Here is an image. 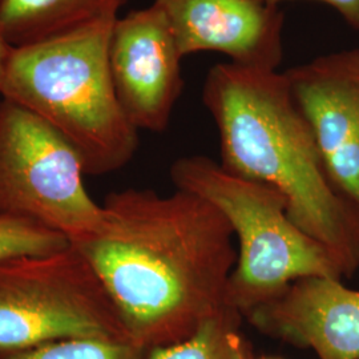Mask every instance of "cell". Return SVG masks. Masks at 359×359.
Wrapping results in <instances>:
<instances>
[{
	"label": "cell",
	"instance_id": "cell-10",
	"mask_svg": "<svg viewBox=\"0 0 359 359\" xmlns=\"http://www.w3.org/2000/svg\"><path fill=\"white\" fill-rule=\"evenodd\" d=\"M245 320L259 333L313 350L318 359H359V290L342 280H298Z\"/></svg>",
	"mask_w": 359,
	"mask_h": 359
},
{
	"label": "cell",
	"instance_id": "cell-7",
	"mask_svg": "<svg viewBox=\"0 0 359 359\" xmlns=\"http://www.w3.org/2000/svg\"><path fill=\"white\" fill-rule=\"evenodd\" d=\"M182 55L164 11L152 6L115 22L108 60L117 100L137 130L167 129L184 88Z\"/></svg>",
	"mask_w": 359,
	"mask_h": 359
},
{
	"label": "cell",
	"instance_id": "cell-5",
	"mask_svg": "<svg viewBox=\"0 0 359 359\" xmlns=\"http://www.w3.org/2000/svg\"><path fill=\"white\" fill-rule=\"evenodd\" d=\"M65 339L129 342L115 305L75 246L0 262V355Z\"/></svg>",
	"mask_w": 359,
	"mask_h": 359
},
{
	"label": "cell",
	"instance_id": "cell-4",
	"mask_svg": "<svg viewBox=\"0 0 359 359\" xmlns=\"http://www.w3.org/2000/svg\"><path fill=\"white\" fill-rule=\"evenodd\" d=\"M169 176L176 189L204 198L231 225L237 261L225 302L244 320L298 280L345 278L333 255L295 225L276 188L237 176L201 154L177 158Z\"/></svg>",
	"mask_w": 359,
	"mask_h": 359
},
{
	"label": "cell",
	"instance_id": "cell-17",
	"mask_svg": "<svg viewBox=\"0 0 359 359\" xmlns=\"http://www.w3.org/2000/svg\"><path fill=\"white\" fill-rule=\"evenodd\" d=\"M253 359H283V358H280V357H259V358H253Z\"/></svg>",
	"mask_w": 359,
	"mask_h": 359
},
{
	"label": "cell",
	"instance_id": "cell-13",
	"mask_svg": "<svg viewBox=\"0 0 359 359\" xmlns=\"http://www.w3.org/2000/svg\"><path fill=\"white\" fill-rule=\"evenodd\" d=\"M71 246L62 233L36 221L0 213V262L16 257L46 256Z\"/></svg>",
	"mask_w": 359,
	"mask_h": 359
},
{
	"label": "cell",
	"instance_id": "cell-2",
	"mask_svg": "<svg viewBox=\"0 0 359 359\" xmlns=\"http://www.w3.org/2000/svg\"><path fill=\"white\" fill-rule=\"evenodd\" d=\"M203 102L219 135V164L276 188L295 225L333 255L345 278L353 277L359 270V215L329 177L285 72L215 65Z\"/></svg>",
	"mask_w": 359,
	"mask_h": 359
},
{
	"label": "cell",
	"instance_id": "cell-9",
	"mask_svg": "<svg viewBox=\"0 0 359 359\" xmlns=\"http://www.w3.org/2000/svg\"><path fill=\"white\" fill-rule=\"evenodd\" d=\"M184 56L226 55L231 63L277 71L283 57V13L266 0H154Z\"/></svg>",
	"mask_w": 359,
	"mask_h": 359
},
{
	"label": "cell",
	"instance_id": "cell-16",
	"mask_svg": "<svg viewBox=\"0 0 359 359\" xmlns=\"http://www.w3.org/2000/svg\"><path fill=\"white\" fill-rule=\"evenodd\" d=\"M11 51H13V47L7 41V39L1 31V27H0V90H1L4 77H6L7 65H8V60H10V56H11Z\"/></svg>",
	"mask_w": 359,
	"mask_h": 359
},
{
	"label": "cell",
	"instance_id": "cell-15",
	"mask_svg": "<svg viewBox=\"0 0 359 359\" xmlns=\"http://www.w3.org/2000/svg\"><path fill=\"white\" fill-rule=\"evenodd\" d=\"M273 6H280L283 1H292V0H266ZM321 1L330 7H333L337 13H339L347 23L353 28L359 31V0H314Z\"/></svg>",
	"mask_w": 359,
	"mask_h": 359
},
{
	"label": "cell",
	"instance_id": "cell-12",
	"mask_svg": "<svg viewBox=\"0 0 359 359\" xmlns=\"http://www.w3.org/2000/svg\"><path fill=\"white\" fill-rule=\"evenodd\" d=\"M243 321L237 310L225 306L185 341L148 350V359H253L252 346L241 333Z\"/></svg>",
	"mask_w": 359,
	"mask_h": 359
},
{
	"label": "cell",
	"instance_id": "cell-14",
	"mask_svg": "<svg viewBox=\"0 0 359 359\" xmlns=\"http://www.w3.org/2000/svg\"><path fill=\"white\" fill-rule=\"evenodd\" d=\"M0 359H148V350L132 342L65 339L4 354Z\"/></svg>",
	"mask_w": 359,
	"mask_h": 359
},
{
	"label": "cell",
	"instance_id": "cell-1",
	"mask_svg": "<svg viewBox=\"0 0 359 359\" xmlns=\"http://www.w3.org/2000/svg\"><path fill=\"white\" fill-rule=\"evenodd\" d=\"M102 206L99 229L72 246L100 278L129 342L179 344L226 306L237 246L215 206L180 189L136 188L109 193Z\"/></svg>",
	"mask_w": 359,
	"mask_h": 359
},
{
	"label": "cell",
	"instance_id": "cell-3",
	"mask_svg": "<svg viewBox=\"0 0 359 359\" xmlns=\"http://www.w3.org/2000/svg\"><path fill=\"white\" fill-rule=\"evenodd\" d=\"M116 20L108 15L63 36L13 48L0 90L55 129L90 176L120 170L139 148V130L117 100L109 71Z\"/></svg>",
	"mask_w": 359,
	"mask_h": 359
},
{
	"label": "cell",
	"instance_id": "cell-8",
	"mask_svg": "<svg viewBox=\"0 0 359 359\" xmlns=\"http://www.w3.org/2000/svg\"><path fill=\"white\" fill-rule=\"evenodd\" d=\"M285 75L335 189L359 215V50L323 55Z\"/></svg>",
	"mask_w": 359,
	"mask_h": 359
},
{
	"label": "cell",
	"instance_id": "cell-11",
	"mask_svg": "<svg viewBox=\"0 0 359 359\" xmlns=\"http://www.w3.org/2000/svg\"><path fill=\"white\" fill-rule=\"evenodd\" d=\"M127 0H0V27L13 48L71 34L108 15Z\"/></svg>",
	"mask_w": 359,
	"mask_h": 359
},
{
	"label": "cell",
	"instance_id": "cell-6",
	"mask_svg": "<svg viewBox=\"0 0 359 359\" xmlns=\"http://www.w3.org/2000/svg\"><path fill=\"white\" fill-rule=\"evenodd\" d=\"M76 151L38 116L0 102V213L62 233L71 245L99 229L103 206L90 198Z\"/></svg>",
	"mask_w": 359,
	"mask_h": 359
}]
</instances>
